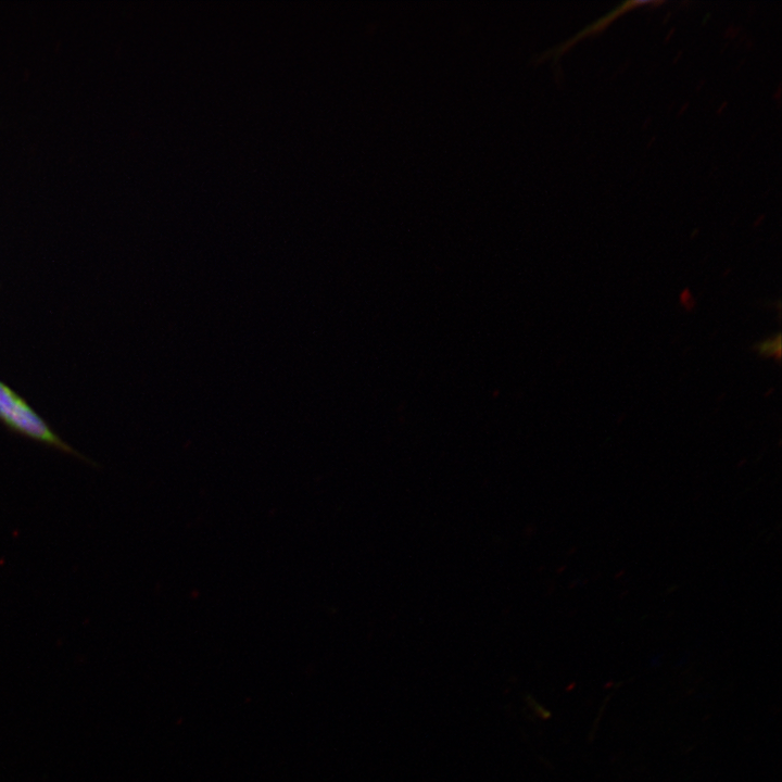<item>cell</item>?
Segmentation results:
<instances>
[{
	"label": "cell",
	"mask_w": 782,
	"mask_h": 782,
	"mask_svg": "<svg viewBox=\"0 0 782 782\" xmlns=\"http://www.w3.org/2000/svg\"><path fill=\"white\" fill-rule=\"evenodd\" d=\"M0 422L10 431L62 453L93 464L64 441L50 425L9 386L0 380Z\"/></svg>",
	"instance_id": "cell-1"
},
{
	"label": "cell",
	"mask_w": 782,
	"mask_h": 782,
	"mask_svg": "<svg viewBox=\"0 0 782 782\" xmlns=\"http://www.w3.org/2000/svg\"><path fill=\"white\" fill-rule=\"evenodd\" d=\"M756 350L764 356L779 358L781 355V336L768 338L756 345Z\"/></svg>",
	"instance_id": "cell-2"
}]
</instances>
